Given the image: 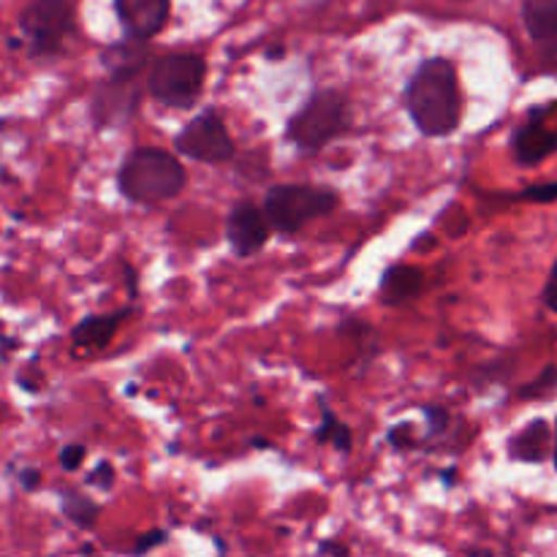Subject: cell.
Returning a JSON list of instances; mask_svg holds the SVG:
<instances>
[{
	"instance_id": "cell-1",
	"label": "cell",
	"mask_w": 557,
	"mask_h": 557,
	"mask_svg": "<svg viewBox=\"0 0 557 557\" xmlns=\"http://www.w3.org/2000/svg\"><path fill=\"white\" fill-rule=\"evenodd\" d=\"M406 109L419 134L430 139L455 134L462 117V96L457 69L446 58H428L408 79Z\"/></svg>"
},
{
	"instance_id": "cell-2",
	"label": "cell",
	"mask_w": 557,
	"mask_h": 557,
	"mask_svg": "<svg viewBox=\"0 0 557 557\" xmlns=\"http://www.w3.org/2000/svg\"><path fill=\"white\" fill-rule=\"evenodd\" d=\"M147 41H120L101 54L107 79L98 82L90 101V114L98 128L128 123L147 90Z\"/></svg>"
},
{
	"instance_id": "cell-25",
	"label": "cell",
	"mask_w": 557,
	"mask_h": 557,
	"mask_svg": "<svg viewBox=\"0 0 557 557\" xmlns=\"http://www.w3.org/2000/svg\"><path fill=\"white\" fill-rule=\"evenodd\" d=\"M389 444L395 446V449H406V446H413L417 441H413L411 428H408V424H397V428L389 433Z\"/></svg>"
},
{
	"instance_id": "cell-20",
	"label": "cell",
	"mask_w": 557,
	"mask_h": 557,
	"mask_svg": "<svg viewBox=\"0 0 557 557\" xmlns=\"http://www.w3.org/2000/svg\"><path fill=\"white\" fill-rule=\"evenodd\" d=\"M557 384V368H544V373L539 375L536 381H533L531 386H525V389L520 392L522 397H533V395H542V392L553 389V386Z\"/></svg>"
},
{
	"instance_id": "cell-24",
	"label": "cell",
	"mask_w": 557,
	"mask_h": 557,
	"mask_svg": "<svg viewBox=\"0 0 557 557\" xmlns=\"http://www.w3.org/2000/svg\"><path fill=\"white\" fill-rule=\"evenodd\" d=\"M166 539H169V533H166V531H150V533H145V536H139V542H136L134 555H145V553H150V549L161 547V544L166 542Z\"/></svg>"
},
{
	"instance_id": "cell-4",
	"label": "cell",
	"mask_w": 557,
	"mask_h": 557,
	"mask_svg": "<svg viewBox=\"0 0 557 557\" xmlns=\"http://www.w3.org/2000/svg\"><path fill=\"white\" fill-rule=\"evenodd\" d=\"M351 101L341 90H315L299 112L292 114L286 136L297 150L319 152L351 128Z\"/></svg>"
},
{
	"instance_id": "cell-23",
	"label": "cell",
	"mask_w": 557,
	"mask_h": 557,
	"mask_svg": "<svg viewBox=\"0 0 557 557\" xmlns=\"http://www.w3.org/2000/svg\"><path fill=\"white\" fill-rule=\"evenodd\" d=\"M87 484H90V487H98V490H112L114 468L109 466V462H101V466H96V471L87 476Z\"/></svg>"
},
{
	"instance_id": "cell-16",
	"label": "cell",
	"mask_w": 557,
	"mask_h": 557,
	"mask_svg": "<svg viewBox=\"0 0 557 557\" xmlns=\"http://www.w3.org/2000/svg\"><path fill=\"white\" fill-rule=\"evenodd\" d=\"M522 20L533 41H542L557 27V0H525Z\"/></svg>"
},
{
	"instance_id": "cell-15",
	"label": "cell",
	"mask_w": 557,
	"mask_h": 557,
	"mask_svg": "<svg viewBox=\"0 0 557 557\" xmlns=\"http://www.w3.org/2000/svg\"><path fill=\"white\" fill-rule=\"evenodd\" d=\"M321 403V424L319 430H315V441L319 444H326V446H335L337 451H343V455H348V451L354 449V435H351V428H348L346 422H343L341 417H337L335 411H332L330 406H326L324 400Z\"/></svg>"
},
{
	"instance_id": "cell-21",
	"label": "cell",
	"mask_w": 557,
	"mask_h": 557,
	"mask_svg": "<svg viewBox=\"0 0 557 557\" xmlns=\"http://www.w3.org/2000/svg\"><path fill=\"white\" fill-rule=\"evenodd\" d=\"M522 199L528 201H557V183H544V185H531L528 190H522Z\"/></svg>"
},
{
	"instance_id": "cell-6",
	"label": "cell",
	"mask_w": 557,
	"mask_h": 557,
	"mask_svg": "<svg viewBox=\"0 0 557 557\" xmlns=\"http://www.w3.org/2000/svg\"><path fill=\"white\" fill-rule=\"evenodd\" d=\"M207 63L196 52L161 54L147 69V92L169 109H190L205 90Z\"/></svg>"
},
{
	"instance_id": "cell-22",
	"label": "cell",
	"mask_w": 557,
	"mask_h": 557,
	"mask_svg": "<svg viewBox=\"0 0 557 557\" xmlns=\"http://www.w3.org/2000/svg\"><path fill=\"white\" fill-rule=\"evenodd\" d=\"M424 417H428L430 422V435H441L446 433V428H449V411H444V408L438 406L424 408Z\"/></svg>"
},
{
	"instance_id": "cell-17",
	"label": "cell",
	"mask_w": 557,
	"mask_h": 557,
	"mask_svg": "<svg viewBox=\"0 0 557 557\" xmlns=\"http://www.w3.org/2000/svg\"><path fill=\"white\" fill-rule=\"evenodd\" d=\"M60 504H63L65 520H71L76 528H82V531H92L98 517H101V506L92 498H87V495L76 493V490H63Z\"/></svg>"
},
{
	"instance_id": "cell-10",
	"label": "cell",
	"mask_w": 557,
	"mask_h": 557,
	"mask_svg": "<svg viewBox=\"0 0 557 557\" xmlns=\"http://www.w3.org/2000/svg\"><path fill=\"white\" fill-rule=\"evenodd\" d=\"M549 112H555V107L533 109L525 123L511 136V150H515L520 166H536L557 150V128L544 120Z\"/></svg>"
},
{
	"instance_id": "cell-13",
	"label": "cell",
	"mask_w": 557,
	"mask_h": 557,
	"mask_svg": "<svg viewBox=\"0 0 557 557\" xmlns=\"http://www.w3.org/2000/svg\"><path fill=\"white\" fill-rule=\"evenodd\" d=\"M422 288H424V275L417 270V267L395 264L384 272L379 292L386 305H403L408 302V299L417 297Z\"/></svg>"
},
{
	"instance_id": "cell-3",
	"label": "cell",
	"mask_w": 557,
	"mask_h": 557,
	"mask_svg": "<svg viewBox=\"0 0 557 557\" xmlns=\"http://www.w3.org/2000/svg\"><path fill=\"white\" fill-rule=\"evenodd\" d=\"M185 166L166 150L139 147L117 172V188L134 205H158L174 199L185 188Z\"/></svg>"
},
{
	"instance_id": "cell-9",
	"label": "cell",
	"mask_w": 557,
	"mask_h": 557,
	"mask_svg": "<svg viewBox=\"0 0 557 557\" xmlns=\"http://www.w3.org/2000/svg\"><path fill=\"white\" fill-rule=\"evenodd\" d=\"M270 221H267L264 210H261L256 201L243 199L232 207L226 221V237L228 245L234 248V253L243 256V259L259 253L267 245V239H270Z\"/></svg>"
},
{
	"instance_id": "cell-7",
	"label": "cell",
	"mask_w": 557,
	"mask_h": 557,
	"mask_svg": "<svg viewBox=\"0 0 557 557\" xmlns=\"http://www.w3.org/2000/svg\"><path fill=\"white\" fill-rule=\"evenodd\" d=\"M20 30L33 60L58 58L74 36V9L69 0H30L20 14Z\"/></svg>"
},
{
	"instance_id": "cell-28",
	"label": "cell",
	"mask_w": 557,
	"mask_h": 557,
	"mask_svg": "<svg viewBox=\"0 0 557 557\" xmlns=\"http://www.w3.org/2000/svg\"><path fill=\"white\" fill-rule=\"evenodd\" d=\"M555 468H557V424H555Z\"/></svg>"
},
{
	"instance_id": "cell-5",
	"label": "cell",
	"mask_w": 557,
	"mask_h": 557,
	"mask_svg": "<svg viewBox=\"0 0 557 557\" xmlns=\"http://www.w3.org/2000/svg\"><path fill=\"white\" fill-rule=\"evenodd\" d=\"M337 205H341V196L332 188H324V185L283 183L270 188L261 210H264L272 232L292 237V234L302 232L315 218L335 212Z\"/></svg>"
},
{
	"instance_id": "cell-8",
	"label": "cell",
	"mask_w": 557,
	"mask_h": 557,
	"mask_svg": "<svg viewBox=\"0 0 557 557\" xmlns=\"http://www.w3.org/2000/svg\"><path fill=\"white\" fill-rule=\"evenodd\" d=\"M177 152L185 158L199 163H226L237 156V145H234L232 134H228L226 123L215 109L196 114L188 125L174 139Z\"/></svg>"
},
{
	"instance_id": "cell-26",
	"label": "cell",
	"mask_w": 557,
	"mask_h": 557,
	"mask_svg": "<svg viewBox=\"0 0 557 557\" xmlns=\"http://www.w3.org/2000/svg\"><path fill=\"white\" fill-rule=\"evenodd\" d=\"M319 553H321V555H348V553H351V549H348L346 544L326 542V544H321V547H319Z\"/></svg>"
},
{
	"instance_id": "cell-14",
	"label": "cell",
	"mask_w": 557,
	"mask_h": 557,
	"mask_svg": "<svg viewBox=\"0 0 557 557\" xmlns=\"http://www.w3.org/2000/svg\"><path fill=\"white\" fill-rule=\"evenodd\" d=\"M549 424L544 419H533L509 441V455L520 462H542L549 455Z\"/></svg>"
},
{
	"instance_id": "cell-19",
	"label": "cell",
	"mask_w": 557,
	"mask_h": 557,
	"mask_svg": "<svg viewBox=\"0 0 557 557\" xmlns=\"http://www.w3.org/2000/svg\"><path fill=\"white\" fill-rule=\"evenodd\" d=\"M87 451L82 444H69L60 449V466H63V471H79V466L85 462Z\"/></svg>"
},
{
	"instance_id": "cell-18",
	"label": "cell",
	"mask_w": 557,
	"mask_h": 557,
	"mask_svg": "<svg viewBox=\"0 0 557 557\" xmlns=\"http://www.w3.org/2000/svg\"><path fill=\"white\" fill-rule=\"evenodd\" d=\"M536 44H539V52H542V69L557 76V27L547 38H542V41Z\"/></svg>"
},
{
	"instance_id": "cell-27",
	"label": "cell",
	"mask_w": 557,
	"mask_h": 557,
	"mask_svg": "<svg viewBox=\"0 0 557 557\" xmlns=\"http://www.w3.org/2000/svg\"><path fill=\"white\" fill-rule=\"evenodd\" d=\"M38 482H41V476H38L36 471H25V473H22V487H25V490H33Z\"/></svg>"
},
{
	"instance_id": "cell-12",
	"label": "cell",
	"mask_w": 557,
	"mask_h": 557,
	"mask_svg": "<svg viewBox=\"0 0 557 557\" xmlns=\"http://www.w3.org/2000/svg\"><path fill=\"white\" fill-rule=\"evenodd\" d=\"M128 313L131 310H114V313L87 315V319H82L71 330V343H74V348H82V351H98V348L109 346Z\"/></svg>"
},
{
	"instance_id": "cell-11",
	"label": "cell",
	"mask_w": 557,
	"mask_h": 557,
	"mask_svg": "<svg viewBox=\"0 0 557 557\" xmlns=\"http://www.w3.org/2000/svg\"><path fill=\"white\" fill-rule=\"evenodd\" d=\"M114 14L125 36L136 41H150L166 27L172 0H114Z\"/></svg>"
}]
</instances>
